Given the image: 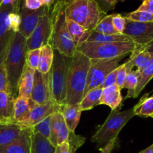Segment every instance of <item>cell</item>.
Masks as SVG:
<instances>
[{
	"label": "cell",
	"instance_id": "cell-52",
	"mask_svg": "<svg viewBox=\"0 0 153 153\" xmlns=\"http://www.w3.org/2000/svg\"><path fill=\"white\" fill-rule=\"evenodd\" d=\"M55 153H60V148H59V146H57V147H56V149Z\"/></svg>",
	"mask_w": 153,
	"mask_h": 153
},
{
	"label": "cell",
	"instance_id": "cell-19",
	"mask_svg": "<svg viewBox=\"0 0 153 153\" xmlns=\"http://www.w3.org/2000/svg\"><path fill=\"white\" fill-rule=\"evenodd\" d=\"M58 112L62 114L65 123L70 132H75L80 119L82 111L79 104L76 105H59Z\"/></svg>",
	"mask_w": 153,
	"mask_h": 153
},
{
	"label": "cell",
	"instance_id": "cell-55",
	"mask_svg": "<svg viewBox=\"0 0 153 153\" xmlns=\"http://www.w3.org/2000/svg\"><path fill=\"white\" fill-rule=\"evenodd\" d=\"M152 118H153V117H152Z\"/></svg>",
	"mask_w": 153,
	"mask_h": 153
},
{
	"label": "cell",
	"instance_id": "cell-42",
	"mask_svg": "<svg viewBox=\"0 0 153 153\" xmlns=\"http://www.w3.org/2000/svg\"><path fill=\"white\" fill-rule=\"evenodd\" d=\"M117 69L116 70H113V71H112L111 73H110L109 74L106 76L102 88H108V87L112 86V85H116V82Z\"/></svg>",
	"mask_w": 153,
	"mask_h": 153
},
{
	"label": "cell",
	"instance_id": "cell-44",
	"mask_svg": "<svg viewBox=\"0 0 153 153\" xmlns=\"http://www.w3.org/2000/svg\"><path fill=\"white\" fill-rule=\"evenodd\" d=\"M24 6L28 10H35L40 9L42 6H44V4L41 1H39L38 0H25Z\"/></svg>",
	"mask_w": 153,
	"mask_h": 153
},
{
	"label": "cell",
	"instance_id": "cell-34",
	"mask_svg": "<svg viewBox=\"0 0 153 153\" xmlns=\"http://www.w3.org/2000/svg\"><path fill=\"white\" fill-rule=\"evenodd\" d=\"M124 17L127 20L133 21V22H153V14L146 11L141 10H134L126 13Z\"/></svg>",
	"mask_w": 153,
	"mask_h": 153
},
{
	"label": "cell",
	"instance_id": "cell-25",
	"mask_svg": "<svg viewBox=\"0 0 153 153\" xmlns=\"http://www.w3.org/2000/svg\"><path fill=\"white\" fill-rule=\"evenodd\" d=\"M86 42L93 43H120V42H134L130 37L124 34H105L92 31Z\"/></svg>",
	"mask_w": 153,
	"mask_h": 153
},
{
	"label": "cell",
	"instance_id": "cell-2",
	"mask_svg": "<svg viewBox=\"0 0 153 153\" xmlns=\"http://www.w3.org/2000/svg\"><path fill=\"white\" fill-rule=\"evenodd\" d=\"M64 2L56 1L51 7L52 33L50 44L68 57H73L76 52V46L72 40L68 28Z\"/></svg>",
	"mask_w": 153,
	"mask_h": 153
},
{
	"label": "cell",
	"instance_id": "cell-26",
	"mask_svg": "<svg viewBox=\"0 0 153 153\" xmlns=\"http://www.w3.org/2000/svg\"><path fill=\"white\" fill-rule=\"evenodd\" d=\"M54 57V49L50 43L40 48V59L38 70L41 73H47L50 71Z\"/></svg>",
	"mask_w": 153,
	"mask_h": 153
},
{
	"label": "cell",
	"instance_id": "cell-45",
	"mask_svg": "<svg viewBox=\"0 0 153 153\" xmlns=\"http://www.w3.org/2000/svg\"><path fill=\"white\" fill-rule=\"evenodd\" d=\"M136 10L148 12L153 14V0H143Z\"/></svg>",
	"mask_w": 153,
	"mask_h": 153
},
{
	"label": "cell",
	"instance_id": "cell-46",
	"mask_svg": "<svg viewBox=\"0 0 153 153\" xmlns=\"http://www.w3.org/2000/svg\"><path fill=\"white\" fill-rule=\"evenodd\" d=\"M60 153H70L69 152V146L68 141H65L59 146Z\"/></svg>",
	"mask_w": 153,
	"mask_h": 153
},
{
	"label": "cell",
	"instance_id": "cell-49",
	"mask_svg": "<svg viewBox=\"0 0 153 153\" xmlns=\"http://www.w3.org/2000/svg\"><path fill=\"white\" fill-rule=\"evenodd\" d=\"M56 0H43V4L47 7H52Z\"/></svg>",
	"mask_w": 153,
	"mask_h": 153
},
{
	"label": "cell",
	"instance_id": "cell-8",
	"mask_svg": "<svg viewBox=\"0 0 153 153\" xmlns=\"http://www.w3.org/2000/svg\"><path fill=\"white\" fill-rule=\"evenodd\" d=\"M124 57L125 55L112 59H91L84 96L91 90L103 86L106 76L119 67L120 61Z\"/></svg>",
	"mask_w": 153,
	"mask_h": 153
},
{
	"label": "cell",
	"instance_id": "cell-47",
	"mask_svg": "<svg viewBox=\"0 0 153 153\" xmlns=\"http://www.w3.org/2000/svg\"><path fill=\"white\" fill-rule=\"evenodd\" d=\"M20 0H3L2 4L3 5H15L19 2Z\"/></svg>",
	"mask_w": 153,
	"mask_h": 153
},
{
	"label": "cell",
	"instance_id": "cell-41",
	"mask_svg": "<svg viewBox=\"0 0 153 153\" xmlns=\"http://www.w3.org/2000/svg\"><path fill=\"white\" fill-rule=\"evenodd\" d=\"M100 6V9L105 13H107L110 10H112L115 8L116 4L118 2V0H96Z\"/></svg>",
	"mask_w": 153,
	"mask_h": 153
},
{
	"label": "cell",
	"instance_id": "cell-23",
	"mask_svg": "<svg viewBox=\"0 0 153 153\" xmlns=\"http://www.w3.org/2000/svg\"><path fill=\"white\" fill-rule=\"evenodd\" d=\"M56 147L46 137L39 133L31 131V151L30 153H55Z\"/></svg>",
	"mask_w": 153,
	"mask_h": 153
},
{
	"label": "cell",
	"instance_id": "cell-15",
	"mask_svg": "<svg viewBox=\"0 0 153 153\" xmlns=\"http://www.w3.org/2000/svg\"><path fill=\"white\" fill-rule=\"evenodd\" d=\"M68 128L65 123L64 117L59 112H56L52 115L51 130L48 140L55 147L60 146L67 141L69 135Z\"/></svg>",
	"mask_w": 153,
	"mask_h": 153
},
{
	"label": "cell",
	"instance_id": "cell-33",
	"mask_svg": "<svg viewBox=\"0 0 153 153\" xmlns=\"http://www.w3.org/2000/svg\"><path fill=\"white\" fill-rule=\"evenodd\" d=\"M52 115L47 117L40 121V123L37 124V125L34 126L32 128H29L30 130L32 133H39L44 137H46L49 139L50 134V130H51V120H52Z\"/></svg>",
	"mask_w": 153,
	"mask_h": 153
},
{
	"label": "cell",
	"instance_id": "cell-48",
	"mask_svg": "<svg viewBox=\"0 0 153 153\" xmlns=\"http://www.w3.org/2000/svg\"><path fill=\"white\" fill-rule=\"evenodd\" d=\"M142 50L147 51V52H153V41H152L151 43H149L148 44H147L146 46H143L142 48H141Z\"/></svg>",
	"mask_w": 153,
	"mask_h": 153
},
{
	"label": "cell",
	"instance_id": "cell-4",
	"mask_svg": "<svg viewBox=\"0 0 153 153\" xmlns=\"http://www.w3.org/2000/svg\"><path fill=\"white\" fill-rule=\"evenodd\" d=\"M64 11L66 17L91 31L106 15L96 0H70L65 3Z\"/></svg>",
	"mask_w": 153,
	"mask_h": 153
},
{
	"label": "cell",
	"instance_id": "cell-40",
	"mask_svg": "<svg viewBox=\"0 0 153 153\" xmlns=\"http://www.w3.org/2000/svg\"><path fill=\"white\" fill-rule=\"evenodd\" d=\"M127 69H126V63L124 62V64H121L119 67L117 69V73H116V85L120 88V89H123V86H124V81H125L126 76H127Z\"/></svg>",
	"mask_w": 153,
	"mask_h": 153
},
{
	"label": "cell",
	"instance_id": "cell-7",
	"mask_svg": "<svg viewBox=\"0 0 153 153\" xmlns=\"http://www.w3.org/2000/svg\"><path fill=\"white\" fill-rule=\"evenodd\" d=\"M71 58L54 49L53 61L50 70L51 86L52 100L58 105H63L65 100L68 76Z\"/></svg>",
	"mask_w": 153,
	"mask_h": 153
},
{
	"label": "cell",
	"instance_id": "cell-54",
	"mask_svg": "<svg viewBox=\"0 0 153 153\" xmlns=\"http://www.w3.org/2000/svg\"><path fill=\"white\" fill-rule=\"evenodd\" d=\"M38 1H41V2L43 3V0H38Z\"/></svg>",
	"mask_w": 153,
	"mask_h": 153
},
{
	"label": "cell",
	"instance_id": "cell-17",
	"mask_svg": "<svg viewBox=\"0 0 153 153\" xmlns=\"http://www.w3.org/2000/svg\"><path fill=\"white\" fill-rule=\"evenodd\" d=\"M15 99L8 93L0 92V126L16 125L14 119Z\"/></svg>",
	"mask_w": 153,
	"mask_h": 153
},
{
	"label": "cell",
	"instance_id": "cell-38",
	"mask_svg": "<svg viewBox=\"0 0 153 153\" xmlns=\"http://www.w3.org/2000/svg\"><path fill=\"white\" fill-rule=\"evenodd\" d=\"M112 21L115 29L120 34H123L127 25V19L119 13H113Z\"/></svg>",
	"mask_w": 153,
	"mask_h": 153
},
{
	"label": "cell",
	"instance_id": "cell-12",
	"mask_svg": "<svg viewBox=\"0 0 153 153\" xmlns=\"http://www.w3.org/2000/svg\"><path fill=\"white\" fill-rule=\"evenodd\" d=\"M31 110L26 119L19 126L22 128H32L38 123L44 120L47 117L58 112L59 105L56 103L53 100L44 105H38L29 99Z\"/></svg>",
	"mask_w": 153,
	"mask_h": 153
},
{
	"label": "cell",
	"instance_id": "cell-1",
	"mask_svg": "<svg viewBox=\"0 0 153 153\" xmlns=\"http://www.w3.org/2000/svg\"><path fill=\"white\" fill-rule=\"evenodd\" d=\"M91 59L76 51L71 58L68 76L66 97L63 105L79 104L86 88Z\"/></svg>",
	"mask_w": 153,
	"mask_h": 153
},
{
	"label": "cell",
	"instance_id": "cell-14",
	"mask_svg": "<svg viewBox=\"0 0 153 153\" xmlns=\"http://www.w3.org/2000/svg\"><path fill=\"white\" fill-rule=\"evenodd\" d=\"M47 7L42 6L40 9L35 10H28L24 6V4L19 8L18 13L20 15L21 24L19 32L22 34L26 38H28L36 26L38 24L40 18L46 11Z\"/></svg>",
	"mask_w": 153,
	"mask_h": 153
},
{
	"label": "cell",
	"instance_id": "cell-32",
	"mask_svg": "<svg viewBox=\"0 0 153 153\" xmlns=\"http://www.w3.org/2000/svg\"><path fill=\"white\" fill-rule=\"evenodd\" d=\"M139 75V73H137L134 70L128 72L124 86H123V89L128 90L127 95L124 97V100H127L128 98H134L135 89L138 83Z\"/></svg>",
	"mask_w": 153,
	"mask_h": 153
},
{
	"label": "cell",
	"instance_id": "cell-56",
	"mask_svg": "<svg viewBox=\"0 0 153 153\" xmlns=\"http://www.w3.org/2000/svg\"><path fill=\"white\" fill-rule=\"evenodd\" d=\"M152 96H153V95H152Z\"/></svg>",
	"mask_w": 153,
	"mask_h": 153
},
{
	"label": "cell",
	"instance_id": "cell-24",
	"mask_svg": "<svg viewBox=\"0 0 153 153\" xmlns=\"http://www.w3.org/2000/svg\"><path fill=\"white\" fill-rule=\"evenodd\" d=\"M31 110L29 99L17 97L14 100V119L17 126H20L28 117Z\"/></svg>",
	"mask_w": 153,
	"mask_h": 153
},
{
	"label": "cell",
	"instance_id": "cell-30",
	"mask_svg": "<svg viewBox=\"0 0 153 153\" xmlns=\"http://www.w3.org/2000/svg\"><path fill=\"white\" fill-rule=\"evenodd\" d=\"M139 74V79L135 89L134 98H136L140 94L144 88L146 86L147 84L153 79V59L150 64L146 67H145Z\"/></svg>",
	"mask_w": 153,
	"mask_h": 153
},
{
	"label": "cell",
	"instance_id": "cell-11",
	"mask_svg": "<svg viewBox=\"0 0 153 153\" xmlns=\"http://www.w3.org/2000/svg\"><path fill=\"white\" fill-rule=\"evenodd\" d=\"M31 99L38 105H44L52 100L50 71L41 73L36 70L34 75V84Z\"/></svg>",
	"mask_w": 153,
	"mask_h": 153
},
{
	"label": "cell",
	"instance_id": "cell-29",
	"mask_svg": "<svg viewBox=\"0 0 153 153\" xmlns=\"http://www.w3.org/2000/svg\"><path fill=\"white\" fill-rule=\"evenodd\" d=\"M102 91V87H98L89 91L84 96L80 102L79 103L80 108L82 112L84 111L91 110L95 106L99 105V100L101 96Z\"/></svg>",
	"mask_w": 153,
	"mask_h": 153
},
{
	"label": "cell",
	"instance_id": "cell-36",
	"mask_svg": "<svg viewBox=\"0 0 153 153\" xmlns=\"http://www.w3.org/2000/svg\"><path fill=\"white\" fill-rule=\"evenodd\" d=\"M0 92L8 93L14 96L13 91H12L8 78L7 71H6L5 66L4 64L0 65Z\"/></svg>",
	"mask_w": 153,
	"mask_h": 153
},
{
	"label": "cell",
	"instance_id": "cell-20",
	"mask_svg": "<svg viewBox=\"0 0 153 153\" xmlns=\"http://www.w3.org/2000/svg\"><path fill=\"white\" fill-rule=\"evenodd\" d=\"M122 102V97L121 94V89L116 85L103 88L99 100V105H106L110 108L111 110L114 111L121 108L120 106Z\"/></svg>",
	"mask_w": 153,
	"mask_h": 153
},
{
	"label": "cell",
	"instance_id": "cell-10",
	"mask_svg": "<svg viewBox=\"0 0 153 153\" xmlns=\"http://www.w3.org/2000/svg\"><path fill=\"white\" fill-rule=\"evenodd\" d=\"M52 33L51 7H47L31 35L27 38L28 50L40 49L50 43Z\"/></svg>",
	"mask_w": 153,
	"mask_h": 153
},
{
	"label": "cell",
	"instance_id": "cell-37",
	"mask_svg": "<svg viewBox=\"0 0 153 153\" xmlns=\"http://www.w3.org/2000/svg\"><path fill=\"white\" fill-rule=\"evenodd\" d=\"M40 49L28 50L26 55V65L32 68L33 70H38L40 59Z\"/></svg>",
	"mask_w": 153,
	"mask_h": 153
},
{
	"label": "cell",
	"instance_id": "cell-6",
	"mask_svg": "<svg viewBox=\"0 0 153 153\" xmlns=\"http://www.w3.org/2000/svg\"><path fill=\"white\" fill-rule=\"evenodd\" d=\"M119 108L111 111L104 123L92 137V142L96 143V147L99 150L110 140L118 137L123 127L135 116L133 108L124 111H119Z\"/></svg>",
	"mask_w": 153,
	"mask_h": 153
},
{
	"label": "cell",
	"instance_id": "cell-3",
	"mask_svg": "<svg viewBox=\"0 0 153 153\" xmlns=\"http://www.w3.org/2000/svg\"><path fill=\"white\" fill-rule=\"evenodd\" d=\"M27 39L18 31L15 33L4 64L14 96L18 93V83L26 65ZM16 98V97H15Z\"/></svg>",
	"mask_w": 153,
	"mask_h": 153
},
{
	"label": "cell",
	"instance_id": "cell-39",
	"mask_svg": "<svg viewBox=\"0 0 153 153\" xmlns=\"http://www.w3.org/2000/svg\"><path fill=\"white\" fill-rule=\"evenodd\" d=\"M8 22L10 28L15 33L18 32L21 24V17L17 10H14L8 14Z\"/></svg>",
	"mask_w": 153,
	"mask_h": 153
},
{
	"label": "cell",
	"instance_id": "cell-35",
	"mask_svg": "<svg viewBox=\"0 0 153 153\" xmlns=\"http://www.w3.org/2000/svg\"><path fill=\"white\" fill-rule=\"evenodd\" d=\"M67 141L68 143L70 153H76V151L84 144L86 138L82 136L76 134L75 132H70V131Z\"/></svg>",
	"mask_w": 153,
	"mask_h": 153
},
{
	"label": "cell",
	"instance_id": "cell-28",
	"mask_svg": "<svg viewBox=\"0 0 153 153\" xmlns=\"http://www.w3.org/2000/svg\"><path fill=\"white\" fill-rule=\"evenodd\" d=\"M23 129L16 125L0 126V146L12 143L20 135Z\"/></svg>",
	"mask_w": 153,
	"mask_h": 153
},
{
	"label": "cell",
	"instance_id": "cell-18",
	"mask_svg": "<svg viewBox=\"0 0 153 153\" xmlns=\"http://www.w3.org/2000/svg\"><path fill=\"white\" fill-rule=\"evenodd\" d=\"M153 59V52H147L142 49H138L130 54L129 59L126 61L127 71H131L136 67L137 73H140L145 67L150 64Z\"/></svg>",
	"mask_w": 153,
	"mask_h": 153
},
{
	"label": "cell",
	"instance_id": "cell-5",
	"mask_svg": "<svg viewBox=\"0 0 153 153\" xmlns=\"http://www.w3.org/2000/svg\"><path fill=\"white\" fill-rule=\"evenodd\" d=\"M142 46L134 42L120 43H93L85 42L76 49L90 59H112L123 55H130Z\"/></svg>",
	"mask_w": 153,
	"mask_h": 153
},
{
	"label": "cell",
	"instance_id": "cell-31",
	"mask_svg": "<svg viewBox=\"0 0 153 153\" xmlns=\"http://www.w3.org/2000/svg\"><path fill=\"white\" fill-rule=\"evenodd\" d=\"M112 14H106L98 23L97 24L93 31L95 32L105 34H120L114 28L112 25Z\"/></svg>",
	"mask_w": 153,
	"mask_h": 153
},
{
	"label": "cell",
	"instance_id": "cell-16",
	"mask_svg": "<svg viewBox=\"0 0 153 153\" xmlns=\"http://www.w3.org/2000/svg\"><path fill=\"white\" fill-rule=\"evenodd\" d=\"M31 151V130L24 128L20 135L12 143L0 146V153H30Z\"/></svg>",
	"mask_w": 153,
	"mask_h": 153
},
{
	"label": "cell",
	"instance_id": "cell-21",
	"mask_svg": "<svg viewBox=\"0 0 153 153\" xmlns=\"http://www.w3.org/2000/svg\"><path fill=\"white\" fill-rule=\"evenodd\" d=\"M34 71L35 70L32 68L29 67L28 65H26L18 83L17 97H25L26 99L31 98L32 91L34 84Z\"/></svg>",
	"mask_w": 153,
	"mask_h": 153
},
{
	"label": "cell",
	"instance_id": "cell-27",
	"mask_svg": "<svg viewBox=\"0 0 153 153\" xmlns=\"http://www.w3.org/2000/svg\"><path fill=\"white\" fill-rule=\"evenodd\" d=\"M134 113L135 116L147 118L153 117V96L148 97V94H145L140 101L134 106Z\"/></svg>",
	"mask_w": 153,
	"mask_h": 153
},
{
	"label": "cell",
	"instance_id": "cell-50",
	"mask_svg": "<svg viewBox=\"0 0 153 153\" xmlns=\"http://www.w3.org/2000/svg\"><path fill=\"white\" fill-rule=\"evenodd\" d=\"M139 153H153V143L151 146H149L148 147H147L146 149L141 151V152H140Z\"/></svg>",
	"mask_w": 153,
	"mask_h": 153
},
{
	"label": "cell",
	"instance_id": "cell-9",
	"mask_svg": "<svg viewBox=\"0 0 153 153\" xmlns=\"http://www.w3.org/2000/svg\"><path fill=\"white\" fill-rule=\"evenodd\" d=\"M20 2V0L15 5H0V65L5 61L15 34L9 25L8 14L14 10H19Z\"/></svg>",
	"mask_w": 153,
	"mask_h": 153
},
{
	"label": "cell",
	"instance_id": "cell-53",
	"mask_svg": "<svg viewBox=\"0 0 153 153\" xmlns=\"http://www.w3.org/2000/svg\"><path fill=\"white\" fill-rule=\"evenodd\" d=\"M2 1H3V0H0V5L2 4Z\"/></svg>",
	"mask_w": 153,
	"mask_h": 153
},
{
	"label": "cell",
	"instance_id": "cell-51",
	"mask_svg": "<svg viewBox=\"0 0 153 153\" xmlns=\"http://www.w3.org/2000/svg\"><path fill=\"white\" fill-rule=\"evenodd\" d=\"M56 1H60V2L66 3V2H68V1H70V0H56Z\"/></svg>",
	"mask_w": 153,
	"mask_h": 153
},
{
	"label": "cell",
	"instance_id": "cell-13",
	"mask_svg": "<svg viewBox=\"0 0 153 153\" xmlns=\"http://www.w3.org/2000/svg\"><path fill=\"white\" fill-rule=\"evenodd\" d=\"M123 34L130 37L134 43L142 48L153 41V22H138L127 20Z\"/></svg>",
	"mask_w": 153,
	"mask_h": 153
},
{
	"label": "cell",
	"instance_id": "cell-43",
	"mask_svg": "<svg viewBox=\"0 0 153 153\" xmlns=\"http://www.w3.org/2000/svg\"><path fill=\"white\" fill-rule=\"evenodd\" d=\"M118 137H115L112 140L106 143L101 149H100V153H112V151L118 147Z\"/></svg>",
	"mask_w": 153,
	"mask_h": 153
},
{
	"label": "cell",
	"instance_id": "cell-22",
	"mask_svg": "<svg viewBox=\"0 0 153 153\" xmlns=\"http://www.w3.org/2000/svg\"><path fill=\"white\" fill-rule=\"evenodd\" d=\"M68 28L75 46H78L86 42L91 34V30H88L75 21L66 17Z\"/></svg>",
	"mask_w": 153,
	"mask_h": 153
}]
</instances>
